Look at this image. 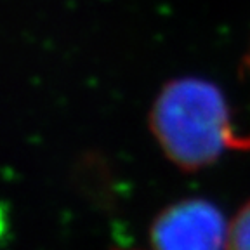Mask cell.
<instances>
[{"label": "cell", "instance_id": "4", "mask_svg": "<svg viewBox=\"0 0 250 250\" xmlns=\"http://www.w3.org/2000/svg\"><path fill=\"white\" fill-rule=\"evenodd\" d=\"M247 64H249V70H250V54H249V58H247Z\"/></svg>", "mask_w": 250, "mask_h": 250}, {"label": "cell", "instance_id": "3", "mask_svg": "<svg viewBox=\"0 0 250 250\" xmlns=\"http://www.w3.org/2000/svg\"><path fill=\"white\" fill-rule=\"evenodd\" d=\"M226 250H250V200L240 207L228 226Z\"/></svg>", "mask_w": 250, "mask_h": 250}, {"label": "cell", "instance_id": "2", "mask_svg": "<svg viewBox=\"0 0 250 250\" xmlns=\"http://www.w3.org/2000/svg\"><path fill=\"white\" fill-rule=\"evenodd\" d=\"M228 226L214 203L186 198L156 215L149 242L153 250H226Z\"/></svg>", "mask_w": 250, "mask_h": 250}, {"label": "cell", "instance_id": "1", "mask_svg": "<svg viewBox=\"0 0 250 250\" xmlns=\"http://www.w3.org/2000/svg\"><path fill=\"white\" fill-rule=\"evenodd\" d=\"M149 129L181 170L205 168L228 151H250V134L236 132L221 89L203 78L165 83L153 101Z\"/></svg>", "mask_w": 250, "mask_h": 250}]
</instances>
